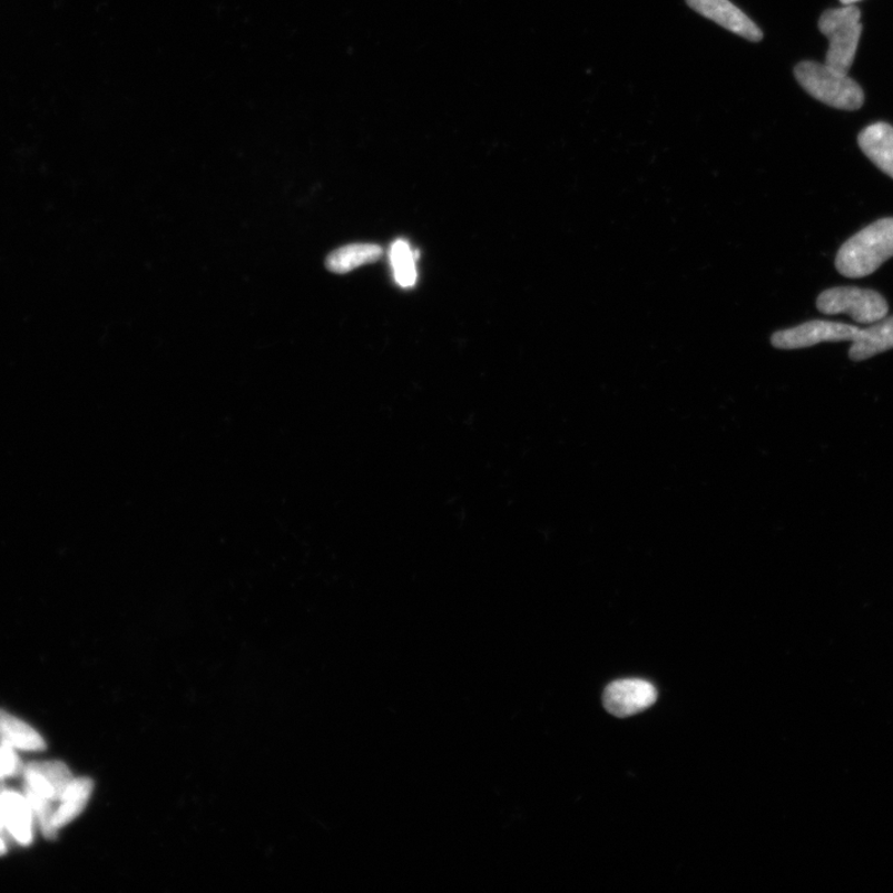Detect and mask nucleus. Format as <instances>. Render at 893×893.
I'll return each mask as SVG.
<instances>
[{
	"label": "nucleus",
	"instance_id": "nucleus-6",
	"mask_svg": "<svg viewBox=\"0 0 893 893\" xmlns=\"http://www.w3.org/2000/svg\"><path fill=\"white\" fill-rule=\"evenodd\" d=\"M655 686L646 680L624 679L607 686L603 694L605 709L617 717H628L645 712L657 701Z\"/></svg>",
	"mask_w": 893,
	"mask_h": 893
},
{
	"label": "nucleus",
	"instance_id": "nucleus-10",
	"mask_svg": "<svg viewBox=\"0 0 893 893\" xmlns=\"http://www.w3.org/2000/svg\"><path fill=\"white\" fill-rule=\"evenodd\" d=\"M857 141L864 155L893 179V127L884 122L871 125Z\"/></svg>",
	"mask_w": 893,
	"mask_h": 893
},
{
	"label": "nucleus",
	"instance_id": "nucleus-7",
	"mask_svg": "<svg viewBox=\"0 0 893 893\" xmlns=\"http://www.w3.org/2000/svg\"><path fill=\"white\" fill-rule=\"evenodd\" d=\"M21 775L24 777V789L56 804L73 779L70 768L60 760L30 762Z\"/></svg>",
	"mask_w": 893,
	"mask_h": 893
},
{
	"label": "nucleus",
	"instance_id": "nucleus-13",
	"mask_svg": "<svg viewBox=\"0 0 893 893\" xmlns=\"http://www.w3.org/2000/svg\"><path fill=\"white\" fill-rule=\"evenodd\" d=\"M92 792L94 782L90 778H73L70 782L68 788L62 793L56 814H53V824L58 830L79 818L89 804Z\"/></svg>",
	"mask_w": 893,
	"mask_h": 893
},
{
	"label": "nucleus",
	"instance_id": "nucleus-11",
	"mask_svg": "<svg viewBox=\"0 0 893 893\" xmlns=\"http://www.w3.org/2000/svg\"><path fill=\"white\" fill-rule=\"evenodd\" d=\"M893 347V315L860 330L856 340L853 342L851 356L853 362H863L877 354L885 353Z\"/></svg>",
	"mask_w": 893,
	"mask_h": 893
},
{
	"label": "nucleus",
	"instance_id": "nucleus-5",
	"mask_svg": "<svg viewBox=\"0 0 893 893\" xmlns=\"http://www.w3.org/2000/svg\"><path fill=\"white\" fill-rule=\"evenodd\" d=\"M860 332L854 325L827 321H811L772 336L777 350H802L816 344L854 342Z\"/></svg>",
	"mask_w": 893,
	"mask_h": 893
},
{
	"label": "nucleus",
	"instance_id": "nucleus-1",
	"mask_svg": "<svg viewBox=\"0 0 893 893\" xmlns=\"http://www.w3.org/2000/svg\"><path fill=\"white\" fill-rule=\"evenodd\" d=\"M893 257V217L880 219L858 232L838 249L835 267L847 278L873 275Z\"/></svg>",
	"mask_w": 893,
	"mask_h": 893
},
{
	"label": "nucleus",
	"instance_id": "nucleus-14",
	"mask_svg": "<svg viewBox=\"0 0 893 893\" xmlns=\"http://www.w3.org/2000/svg\"><path fill=\"white\" fill-rule=\"evenodd\" d=\"M383 256V248L374 244H353L335 249L325 261L334 274H347L357 267L374 264Z\"/></svg>",
	"mask_w": 893,
	"mask_h": 893
},
{
	"label": "nucleus",
	"instance_id": "nucleus-8",
	"mask_svg": "<svg viewBox=\"0 0 893 893\" xmlns=\"http://www.w3.org/2000/svg\"><path fill=\"white\" fill-rule=\"evenodd\" d=\"M686 3L696 13L715 21L716 24L735 32L738 37L755 42L764 38V32L755 21L729 0H686Z\"/></svg>",
	"mask_w": 893,
	"mask_h": 893
},
{
	"label": "nucleus",
	"instance_id": "nucleus-2",
	"mask_svg": "<svg viewBox=\"0 0 893 893\" xmlns=\"http://www.w3.org/2000/svg\"><path fill=\"white\" fill-rule=\"evenodd\" d=\"M794 75L803 89L816 100L838 108L855 111L864 105V91L847 73L826 63L804 61L797 65Z\"/></svg>",
	"mask_w": 893,
	"mask_h": 893
},
{
	"label": "nucleus",
	"instance_id": "nucleus-18",
	"mask_svg": "<svg viewBox=\"0 0 893 893\" xmlns=\"http://www.w3.org/2000/svg\"><path fill=\"white\" fill-rule=\"evenodd\" d=\"M4 781V778L0 777V794L7 789Z\"/></svg>",
	"mask_w": 893,
	"mask_h": 893
},
{
	"label": "nucleus",
	"instance_id": "nucleus-9",
	"mask_svg": "<svg viewBox=\"0 0 893 893\" xmlns=\"http://www.w3.org/2000/svg\"><path fill=\"white\" fill-rule=\"evenodd\" d=\"M36 816L24 794L6 789L0 794V824L9 838L28 846L35 838Z\"/></svg>",
	"mask_w": 893,
	"mask_h": 893
},
{
	"label": "nucleus",
	"instance_id": "nucleus-4",
	"mask_svg": "<svg viewBox=\"0 0 893 893\" xmlns=\"http://www.w3.org/2000/svg\"><path fill=\"white\" fill-rule=\"evenodd\" d=\"M816 307L827 315L847 314L862 324H874L885 318L889 304L884 296L873 290L836 287L821 293Z\"/></svg>",
	"mask_w": 893,
	"mask_h": 893
},
{
	"label": "nucleus",
	"instance_id": "nucleus-3",
	"mask_svg": "<svg viewBox=\"0 0 893 893\" xmlns=\"http://www.w3.org/2000/svg\"><path fill=\"white\" fill-rule=\"evenodd\" d=\"M860 20L862 12L854 4L826 10L821 17L820 29L830 39L825 58L827 67L844 73L851 70L863 32Z\"/></svg>",
	"mask_w": 893,
	"mask_h": 893
},
{
	"label": "nucleus",
	"instance_id": "nucleus-17",
	"mask_svg": "<svg viewBox=\"0 0 893 893\" xmlns=\"http://www.w3.org/2000/svg\"><path fill=\"white\" fill-rule=\"evenodd\" d=\"M10 841L9 836L7 835L6 831L3 830L2 824H0V856H3L8 852V842Z\"/></svg>",
	"mask_w": 893,
	"mask_h": 893
},
{
	"label": "nucleus",
	"instance_id": "nucleus-16",
	"mask_svg": "<svg viewBox=\"0 0 893 893\" xmlns=\"http://www.w3.org/2000/svg\"><path fill=\"white\" fill-rule=\"evenodd\" d=\"M24 766L17 755V749L8 745L0 744V777L13 778L23 773Z\"/></svg>",
	"mask_w": 893,
	"mask_h": 893
},
{
	"label": "nucleus",
	"instance_id": "nucleus-12",
	"mask_svg": "<svg viewBox=\"0 0 893 893\" xmlns=\"http://www.w3.org/2000/svg\"><path fill=\"white\" fill-rule=\"evenodd\" d=\"M0 744L24 753H42L47 743L41 735L20 718L0 709Z\"/></svg>",
	"mask_w": 893,
	"mask_h": 893
},
{
	"label": "nucleus",
	"instance_id": "nucleus-15",
	"mask_svg": "<svg viewBox=\"0 0 893 893\" xmlns=\"http://www.w3.org/2000/svg\"><path fill=\"white\" fill-rule=\"evenodd\" d=\"M405 239H398L391 247V264L396 282L402 288L415 286L418 279L416 257Z\"/></svg>",
	"mask_w": 893,
	"mask_h": 893
},
{
	"label": "nucleus",
	"instance_id": "nucleus-19",
	"mask_svg": "<svg viewBox=\"0 0 893 893\" xmlns=\"http://www.w3.org/2000/svg\"><path fill=\"white\" fill-rule=\"evenodd\" d=\"M844 6H851L858 2V0H841Z\"/></svg>",
	"mask_w": 893,
	"mask_h": 893
}]
</instances>
